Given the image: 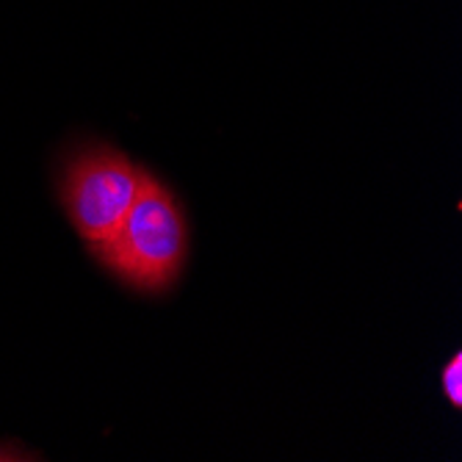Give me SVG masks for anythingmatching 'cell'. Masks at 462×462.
<instances>
[{"instance_id":"1","label":"cell","mask_w":462,"mask_h":462,"mask_svg":"<svg viewBox=\"0 0 462 462\" xmlns=\"http://www.w3.org/2000/svg\"><path fill=\"white\" fill-rule=\"evenodd\" d=\"M95 252L116 277L139 291L170 288L189 255V227L175 194L144 175L128 217Z\"/></svg>"},{"instance_id":"2","label":"cell","mask_w":462,"mask_h":462,"mask_svg":"<svg viewBox=\"0 0 462 462\" xmlns=\"http://www.w3.org/2000/svg\"><path fill=\"white\" fill-rule=\"evenodd\" d=\"M144 170L111 147L83 150L64 172L61 202L75 233L92 249L108 241L134 208Z\"/></svg>"},{"instance_id":"3","label":"cell","mask_w":462,"mask_h":462,"mask_svg":"<svg viewBox=\"0 0 462 462\" xmlns=\"http://www.w3.org/2000/svg\"><path fill=\"white\" fill-rule=\"evenodd\" d=\"M443 393L451 402V407L462 404V355L459 352L443 365Z\"/></svg>"}]
</instances>
